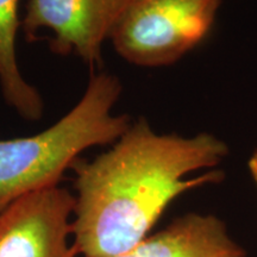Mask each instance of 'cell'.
Listing matches in <instances>:
<instances>
[{
    "label": "cell",
    "instance_id": "cell-6",
    "mask_svg": "<svg viewBox=\"0 0 257 257\" xmlns=\"http://www.w3.org/2000/svg\"><path fill=\"white\" fill-rule=\"evenodd\" d=\"M112 257H248L226 224L213 214L191 212L136 246Z\"/></svg>",
    "mask_w": 257,
    "mask_h": 257
},
{
    "label": "cell",
    "instance_id": "cell-3",
    "mask_svg": "<svg viewBox=\"0 0 257 257\" xmlns=\"http://www.w3.org/2000/svg\"><path fill=\"white\" fill-rule=\"evenodd\" d=\"M221 0H136L112 32L118 55L140 67L175 63L210 34Z\"/></svg>",
    "mask_w": 257,
    "mask_h": 257
},
{
    "label": "cell",
    "instance_id": "cell-8",
    "mask_svg": "<svg viewBox=\"0 0 257 257\" xmlns=\"http://www.w3.org/2000/svg\"><path fill=\"white\" fill-rule=\"evenodd\" d=\"M248 169L250 176H251L252 181L255 182L257 187V149L252 153V155L250 156V159L248 161Z\"/></svg>",
    "mask_w": 257,
    "mask_h": 257
},
{
    "label": "cell",
    "instance_id": "cell-1",
    "mask_svg": "<svg viewBox=\"0 0 257 257\" xmlns=\"http://www.w3.org/2000/svg\"><path fill=\"white\" fill-rule=\"evenodd\" d=\"M227 155L229 147L214 135H161L138 118L111 149L72 167L76 251L112 257L133 249L176 198L223 181L224 173L214 168Z\"/></svg>",
    "mask_w": 257,
    "mask_h": 257
},
{
    "label": "cell",
    "instance_id": "cell-4",
    "mask_svg": "<svg viewBox=\"0 0 257 257\" xmlns=\"http://www.w3.org/2000/svg\"><path fill=\"white\" fill-rule=\"evenodd\" d=\"M136 0H29L22 30L35 41L41 30L51 32L50 48L75 55L91 68L102 62V47Z\"/></svg>",
    "mask_w": 257,
    "mask_h": 257
},
{
    "label": "cell",
    "instance_id": "cell-7",
    "mask_svg": "<svg viewBox=\"0 0 257 257\" xmlns=\"http://www.w3.org/2000/svg\"><path fill=\"white\" fill-rule=\"evenodd\" d=\"M19 0H0V87L5 102L29 121L40 120L43 115V99L19 69L16 40L22 21Z\"/></svg>",
    "mask_w": 257,
    "mask_h": 257
},
{
    "label": "cell",
    "instance_id": "cell-2",
    "mask_svg": "<svg viewBox=\"0 0 257 257\" xmlns=\"http://www.w3.org/2000/svg\"><path fill=\"white\" fill-rule=\"evenodd\" d=\"M123 91L113 74H93L78 104L64 117L30 137L0 140V212L30 193L55 187L80 154L117 142L133 124L113 114Z\"/></svg>",
    "mask_w": 257,
    "mask_h": 257
},
{
    "label": "cell",
    "instance_id": "cell-5",
    "mask_svg": "<svg viewBox=\"0 0 257 257\" xmlns=\"http://www.w3.org/2000/svg\"><path fill=\"white\" fill-rule=\"evenodd\" d=\"M75 195L55 186L30 193L0 212V257H78Z\"/></svg>",
    "mask_w": 257,
    "mask_h": 257
}]
</instances>
